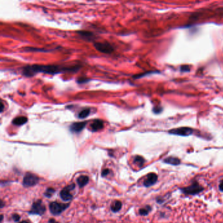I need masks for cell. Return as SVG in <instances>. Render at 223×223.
I'll return each instance as SVG.
<instances>
[{
    "label": "cell",
    "mask_w": 223,
    "mask_h": 223,
    "mask_svg": "<svg viewBox=\"0 0 223 223\" xmlns=\"http://www.w3.org/2000/svg\"><path fill=\"white\" fill-rule=\"evenodd\" d=\"M49 223H58L56 220H54V219H51L49 220Z\"/></svg>",
    "instance_id": "d4e9b609"
},
{
    "label": "cell",
    "mask_w": 223,
    "mask_h": 223,
    "mask_svg": "<svg viewBox=\"0 0 223 223\" xmlns=\"http://www.w3.org/2000/svg\"><path fill=\"white\" fill-rule=\"evenodd\" d=\"M39 182V177L31 173H27L23 179V185L26 187H34Z\"/></svg>",
    "instance_id": "8992f818"
},
{
    "label": "cell",
    "mask_w": 223,
    "mask_h": 223,
    "mask_svg": "<svg viewBox=\"0 0 223 223\" xmlns=\"http://www.w3.org/2000/svg\"><path fill=\"white\" fill-rule=\"evenodd\" d=\"M164 162L166 163V164L174 165V166H177V165L181 164V160H180V159L174 156L167 157L164 160Z\"/></svg>",
    "instance_id": "7c38bea8"
},
{
    "label": "cell",
    "mask_w": 223,
    "mask_h": 223,
    "mask_svg": "<svg viewBox=\"0 0 223 223\" xmlns=\"http://www.w3.org/2000/svg\"><path fill=\"white\" fill-rule=\"evenodd\" d=\"M79 69V66L64 67L57 66V65H39L34 64L30 66H27L22 69V74L24 76L30 77H33L38 73L56 75L66 71H76Z\"/></svg>",
    "instance_id": "6da1fadb"
},
{
    "label": "cell",
    "mask_w": 223,
    "mask_h": 223,
    "mask_svg": "<svg viewBox=\"0 0 223 223\" xmlns=\"http://www.w3.org/2000/svg\"><path fill=\"white\" fill-rule=\"evenodd\" d=\"M122 208V203L120 201H115L113 203L111 206V209L113 212H118Z\"/></svg>",
    "instance_id": "2e32d148"
},
{
    "label": "cell",
    "mask_w": 223,
    "mask_h": 223,
    "mask_svg": "<svg viewBox=\"0 0 223 223\" xmlns=\"http://www.w3.org/2000/svg\"><path fill=\"white\" fill-rule=\"evenodd\" d=\"M90 113H91V109H89V108L84 109H82V111L79 112L78 117H79V119H85V118H86L88 116H89Z\"/></svg>",
    "instance_id": "e0dca14e"
},
{
    "label": "cell",
    "mask_w": 223,
    "mask_h": 223,
    "mask_svg": "<svg viewBox=\"0 0 223 223\" xmlns=\"http://www.w3.org/2000/svg\"><path fill=\"white\" fill-rule=\"evenodd\" d=\"M94 46L97 51L100 52L105 54H110L114 51L113 47L109 43L104 42H96L94 43Z\"/></svg>",
    "instance_id": "5b68a950"
},
{
    "label": "cell",
    "mask_w": 223,
    "mask_h": 223,
    "mask_svg": "<svg viewBox=\"0 0 223 223\" xmlns=\"http://www.w3.org/2000/svg\"><path fill=\"white\" fill-rule=\"evenodd\" d=\"M1 222L2 221V220H3V215H1Z\"/></svg>",
    "instance_id": "f1b7e54d"
},
{
    "label": "cell",
    "mask_w": 223,
    "mask_h": 223,
    "mask_svg": "<svg viewBox=\"0 0 223 223\" xmlns=\"http://www.w3.org/2000/svg\"><path fill=\"white\" fill-rule=\"evenodd\" d=\"M3 207V201H1V207Z\"/></svg>",
    "instance_id": "83f0119b"
},
{
    "label": "cell",
    "mask_w": 223,
    "mask_h": 223,
    "mask_svg": "<svg viewBox=\"0 0 223 223\" xmlns=\"http://www.w3.org/2000/svg\"><path fill=\"white\" fill-rule=\"evenodd\" d=\"M20 223H30V222L26 221V220H23V221H22L21 222H20Z\"/></svg>",
    "instance_id": "4316f807"
},
{
    "label": "cell",
    "mask_w": 223,
    "mask_h": 223,
    "mask_svg": "<svg viewBox=\"0 0 223 223\" xmlns=\"http://www.w3.org/2000/svg\"><path fill=\"white\" fill-rule=\"evenodd\" d=\"M87 81H89V79H79L78 81H77V82H79V83H83V82H86Z\"/></svg>",
    "instance_id": "603a6c76"
},
{
    "label": "cell",
    "mask_w": 223,
    "mask_h": 223,
    "mask_svg": "<svg viewBox=\"0 0 223 223\" xmlns=\"http://www.w3.org/2000/svg\"><path fill=\"white\" fill-rule=\"evenodd\" d=\"M104 122L101 120L96 119L92 122L91 124V129L92 132H97L104 128Z\"/></svg>",
    "instance_id": "8fae6325"
},
{
    "label": "cell",
    "mask_w": 223,
    "mask_h": 223,
    "mask_svg": "<svg viewBox=\"0 0 223 223\" xmlns=\"http://www.w3.org/2000/svg\"><path fill=\"white\" fill-rule=\"evenodd\" d=\"M87 124L86 122H78L73 123L70 126V130L73 133H79L84 128Z\"/></svg>",
    "instance_id": "30bf717a"
},
{
    "label": "cell",
    "mask_w": 223,
    "mask_h": 223,
    "mask_svg": "<svg viewBox=\"0 0 223 223\" xmlns=\"http://www.w3.org/2000/svg\"><path fill=\"white\" fill-rule=\"evenodd\" d=\"M12 218L14 222H18V221H19L20 219H21V217H20V215L18 214H16V213L12 215Z\"/></svg>",
    "instance_id": "44dd1931"
},
{
    "label": "cell",
    "mask_w": 223,
    "mask_h": 223,
    "mask_svg": "<svg viewBox=\"0 0 223 223\" xmlns=\"http://www.w3.org/2000/svg\"><path fill=\"white\" fill-rule=\"evenodd\" d=\"M54 192H55V190L54 189H52V188H48V189L46 190L45 192L44 193V195L46 197L51 198L52 196V195L53 194Z\"/></svg>",
    "instance_id": "ffe728a7"
},
{
    "label": "cell",
    "mask_w": 223,
    "mask_h": 223,
    "mask_svg": "<svg viewBox=\"0 0 223 223\" xmlns=\"http://www.w3.org/2000/svg\"><path fill=\"white\" fill-rule=\"evenodd\" d=\"M158 180V176L154 173H151L147 175L146 179L145 180L143 185L145 187H149L156 183Z\"/></svg>",
    "instance_id": "9c48e42d"
},
{
    "label": "cell",
    "mask_w": 223,
    "mask_h": 223,
    "mask_svg": "<svg viewBox=\"0 0 223 223\" xmlns=\"http://www.w3.org/2000/svg\"><path fill=\"white\" fill-rule=\"evenodd\" d=\"M27 119L26 117H18L12 120V123L15 126H22L26 123Z\"/></svg>",
    "instance_id": "9a60e30c"
},
{
    "label": "cell",
    "mask_w": 223,
    "mask_h": 223,
    "mask_svg": "<svg viewBox=\"0 0 223 223\" xmlns=\"http://www.w3.org/2000/svg\"><path fill=\"white\" fill-rule=\"evenodd\" d=\"M75 184H71L68 185L62 190V191L60 193V196L61 198L65 202H69L73 198V195L71 194V190L75 189Z\"/></svg>",
    "instance_id": "52a82bcc"
},
{
    "label": "cell",
    "mask_w": 223,
    "mask_h": 223,
    "mask_svg": "<svg viewBox=\"0 0 223 223\" xmlns=\"http://www.w3.org/2000/svg\"><path fill=\"white\" fill-rule=\"evenodd\" d=\"M109 172H110V170L109 169H104L102 171V175L103 177L106 176L107 175H108L109 174Z\"/></svg>",
    "instance_id": "7402d4cb"
},
{
    "label": "cell",
    "mask_w": 223,
    "mask_h": 223,
    "mask_svg": "<svg viewBox=\"0 0 223 223\" xmlns=\"http://www.w3.org/2000/svg\"><path fill=\"white\" fill-rule=\"evenodd\" d=\"M134 162L139 166H142L145 163V159L141 156H136L134 157Z\"/></svg>",
    "instance_id": "d6986e66"
},
{
    "label": "cell",
    "mask_w": 223,
    "mask_h": 223,
    "mask_svg": "<svg viewBox=\"0 0 223 223\" xmlns=\"http://www.w3.org/2000/svg\"><path fill=\"white\" fill-rule=\"evenodd\" d=\"M69 204H62V203L53 202L50 204L49 209L52 215H58L65 211L69 207Z\"/></svg>",
    "instance_id": "7a4b0ae2"
},
{
    "label": "cell",
    "mask_w": 223,
    "mask_h": 223,
    "mask_svg": "<svg viewBox=\"0 0 223 223\" xmlns=\"http://www.w3.org/2000/svg\"><path fill=\"white\" fill-rule=\"evenodd\" d=\"M77 33H78V34H79L82 38H84V39L89 40V41H91V40L93 39L94 37V34L92 33L91 32L81 30V31H78L77 32Z\"/></svg>",
    "instance_id": "4fadbf2b"
},
{
    "label": "cell",
    "mask_w": 223,
    "mask_h": 223,
    "mask_svg": "<svg viewBox=\"0 0 223 223\" xmlns=\"http://www.w3.org/2000/svg\"><path fill=\"white\" fill-rule=\"evenodd\" d=\"M219 189L220 190H221V191H223V180L220 182V183L219 185Z\"/></svg>",
    "instance_id": "cb8c5ba5"
},
{
    "label": "cell",
    "mask_w": 223,
    "mask_h": 223,
    "mask_svg": "<svg viewBox=\"0 0 223 223\" xmlns=\"http://www.w3.org/2000/svg\"><path fill=\"white\" fill-rule=\"evenodd\" d=\"M77 181L79 187L80 188H82L88 184V183L89 181V178L86 175H81V176L77 178Z\"/></svg>",
    "instance_id": "5bb4252c"
},
{
    "label": "cell",
    "mask_w": 223,
    "mask_h": 223,
    "mask_svg": "<svg viewBox=\"0 0 223 223\" xmlns=\"http://www.w3.org/2000/svg\"><path fill=\"white\" fill-rule=\"evenodd\" d=\"M181 190L185 194L196 195L199 194L200 192H201L202 190H204V188H203L201 185H200L198 183L195 181L192 183V184L190 185V186L182 188Z\"/></svg>",
    "instance_id": "3957f363"
},
{
    "label": "cell",
    "mask_w": 223,
    "mask_h": 223,
    "mask_svg": "<svg viewBox=\"0 0 223 223\" xmlns=\"http://www.w3.org/2000/svg\"><path fill=\"white\" fill-rule=\"evenodd\" d=\"M46 211V207L43 203L42 200H38L32 204L31 210L29 211L30 214L42 215Z\"/></svg>",
    "instance_id": "277c9868"
},
{
    "label": "cell",
    "mask_w": 223,
    "mask_h": 223,
    "mask_svg": "<svg viewBox=\"0 0 223 223\" xmlns=\"http://www.w3.org/2000/svg\"><path fill=\"white\" fill-rule=\"evenodd\" d=\"M194 130L191 128L189 127H181V128H178L173 129L169 131V134L177 135V136H188L191 135Z\"/></svg>",
    "instance_id": "ba28073f"
},
{
    "label": "cell",
    "mask_w": 223,
    "mask_h": 223,
    "mask_svg": "<svg viewBox=\"0 0 223 223\" xmlns=\"http://www.w3.org/2000/svg\"><path fill=\"white\" fill-rule=\"evenodd\" d=\"M151 207L149 206V205H147L143 208H141V209H139V213L141 215H143V216H146L149 213V212L151 211Z\"/></svg>",
    "instance_id": "ac0fdd59"
},
{
    "label": "cell",
    "mask_w": 223,
    "mask_h": 223,
    "mask_svg": "<svg viewBox=\"0 0 223 223\" xmlns=\"http://www.w3.org/2000/svg\"><path fill=\"white\" fill-rule=\"evenodd\" d=\"M1 112H3V108H4V106H3V103H1Z\"/></svg>",
    "instance_id": "484cf974"
}]
</instances>
